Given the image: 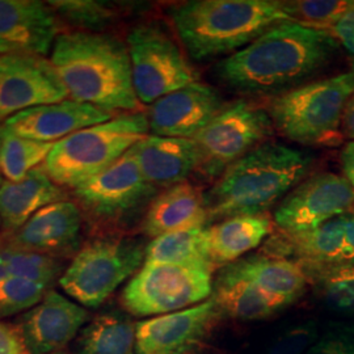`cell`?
Instances as JSON below:
<instances>
[{"instance_id":"2","label":"cell","mask_w":354,"mask_h":354,"mask_svg":"<svg viewBox=\"0 0 354 354\" xmlns=\"http://www.w3.org/2000/svg\"><path fill=\"white\" fill-rule=\"evenodd\" d=\"M50 62L71 100L113 114L142 109L127 42L112 33L62 30L51 49Z\"/></svg>"},{"instance_id":"41","label":"cell","mask_w":354,"mask_h":354,"mask_svg":"<svg viewBox=\"0 0 354 354\" xmlns=\"http://www.w3.org/2000/svg\"><path fill=\"white\" fill-rule=\"evenodd\" d=\"M4 235H3V228H1V222H0V250L4 247Z\"/></svg>"},{"instance_id":"23","label":"cell","mask_w":354,"mask_h":354,"mask_svg":"<svg viewBox=\"0 0 354 354\" xmlns=\"http://www.w3.org/2000/svg\"><path fill=\"white\" fill-rule=\"evenodd\" d=\"M67 193L46 175L41 165L20 181H3L0 185V222L4 241L42 207L68 200Z\"/></svg>"},{"instance_id":"13","label":"cell","mask_w":354,"mask_h":354,"mask_svg":"<svg viewBox=\"0 0 354 354\" xmlns=\"http://www.w3.org/2000/svg\"><path fill=\"white\" fill-rule=\"evenodd\" d=\"M354 188L345 177L322 172L306 177L290 190L274 212L282 232H304L348 214L353 209Z\"/></svg>"},{"instance_id":"30","label":"cell","mask_w":354,"mask_h":354,"mask_svg":"<svg viewBox=\"0 0 354 354\" xmlns=\"http://www.w3.org/2000/svg\"><path fill=\"white\" fill-rule=\"evenodd\" d=\"M0 174L8 181H20L44 165L54 143L16 137L0 129Z\"/></svg>"},{"instance_id":"37","label":"cell","mask_w":354,"mask_h":354,"mask_svg":"<svg viewBox=\"0 0 354 354\" xmlns=\"http://www.w3.org/2000/svg\"><path fill=\"white\" fill-rule=\"evenodd\" d=\"M330 35L336 38L339 46L348 53L354 71V1L346 12L329 29Z\"/></svg>"},{"instance_id":"1","label":"cell","mask_w":354,"mask_h":354,"mask_svg":"<svg viewBox=\"0 0 354 354\" xmlns=\"http://www.w3.org/2000/svg\"><path fill=\"white\" fill-rule=\"evenodd\" d=\"M339 49L328 30L282 21L215 66L230 91L251 97H277L310 83Z\"/></svg>"},{"instance_id":"22","label":"cell","mask_w":354,"mask_h":354,"mask_svg":"<svg viewBox=\"0 0 354 354\" xmlns=\"http://www.w3.org/2000/svg\"><path fill=\"white\" fill-rule=\"evenodd\" d=\"M207 222L205 194L185 181L167 188L153 198L140 228L145 236L155 239L175 231L205 227Z\"/></svg>"},{"instance_id":"44","label":"cell","mask_w":354,"mask_h":354,"mask_svg":"<svg viewBox=\"0 0 354 354\" xmlns=\"http://www.w3.org/2000/svg\"><path fill=\"white\" fill-rule=\"evenodd\" d=\"M353 214H354V205H353Z\"/></svg>"},{"instance_id":"5","label":"cell","mask_w":354,"mask_h":354,"mask_svg":"<svg viewBox=\"0 0 354 354\" xmlns=\"http://www.w3.org/2000/svg\"><path fill=\"white\" fill-rule=\"evenodd\" d=\"M149 133L147 114H118L54 143L41 167L57 185L74 190L112 167Z\"/></svg>"},{"instance_id":"29","label":"cell","mask_w":354,"mask_h":354,"mask_svg":"<svg viewBox=\"0 0 354 354\" xmlns=\"http://www.w3.org/2000/svg\"><path fill=\"white\" fill-rule=\"evenodd\" d=\"M66 30L91 33H108L120 17L117 7L106 1L96 0H62L48 1Z\"/></svg>"},{"instance_id":"39","label":"cell","mask_w":354,"mask_h":354,"mask_svg":"<svg viewBox=\"0 0 354 354\" xmlns=\"http://www.w3.org/2000/svg\"><path fill=\"white\" fill-rule=\"evenodd\" d=\"M342 163L345 178L354 188V140L349 142L342 152Z\"/></svg>"},{"instance_id":"36","label":"cell","mask_w":354,"mask_h":354,"mask_svg":"<svg viewBox=\"0 0 354 354\" xmlns=\"http://www.w3.org/2000/svg\"><path fill=\"white\" fill-rule=\"evenodd\" d=\"M306 354H354V324H330Z\"/></svg>"},{"instance_id":"6","label":"cell","mask_w":354,"mask_h":354,"mask_svg":"<svg viewBox=\"0 0 354 354\" xmlns=\"http://www.w3.org/2000/svg\"><path fill=\"white\" fill-rule=\"evenodd\" d=\"M159 194L140 172L130 150L104 171L71 190L92 235L127 234L142 223L149 206Z\"/></svg>"},{"instance_id":"33","label":"cell","mask_w":354,"mask_h":354,"mask_svg":"<svg viewBox=\"0 0 354 354\" xmlns=\"http://www.w3.org/2000/svg\"><path fill=\"white\" fill-rule=\"evenodd\" d=\"M320 302L342 317H354V268L314 277Z\"/></svg>"},{"instance_id":"15","label":"cell","mask_w":354,"mask_h":354,"mask_svg":"<svg viewBox=\"0 0 354 354\" xmlns=\"http://www.w3.org/2000/svg\"><path fill=\"white\" fill-rule=\"evenodd\" d=\"M223 317L213 298L189 308L137 323V354H189Z\"/></svg>"},{"instance_id":"11","label":"cell","mask_w":354,"mask_h":354,"mask_svg":"<svg viewBox=\"0 0 354 354\" xmlns=\"http://www.w3.org/2000/svg\"><path fill=\"white\" fill-rule=\"evenodd\" d=\"M268 111L241 102L228 104L193 140L200 151L197 172L207 180L219 178L230 165L273 136Z\"/></svg>"},{"instance_id":"10","label":"cell","mask_w":354,"mask_h":354,"mask_svg":"<svg viewBox=\"0 0 354 354\" xmlns=\"http://www.w3.org/2000/svg\"><path fill=\"white\" fill-rule=\"evenodd\" d=\"M212 292L209 269L145 263L129 281L120 302L133 317H155L203 304Z\"/></svg>"},{"instance_id":"42","label":"cell","mask_w":354,"mask_h":354,"mask_svg":"<svg viewBox=\"0 0 354 354\" xmlns=\"http://www.w3.org/2000/svg\"><path fill=\"white\" fill-rule=\"evenodd\" d=\"M0 185H1V174H0Z\"/></svg>"},{"instance_id":"18","label":"cell","mask_w":354,"mask_h":354,"mask_svg":"<svg viewBox=\"0 0 354 354\" xmlns=\"http://www.w3.org/2000/svg\"><path fill=\"white\" fill-rule=\"evenodd\" d=\"M61 33V23L49 3L0 0V55L48 57Z\"/></svg>"},{"instance_id":"9","label":"cell","mask_w":354,"mask_h":354,"mask_svg":"<svg viewBox=\"0 0 354 354\" xmlns=\"http://www.w3.org/2000/svg\"><path fill=\"white\" fill-rule=\"evenodd\" d=\"M133 86L140 104H150L198 82L184 53L159 21L134 26L127 37Z\"/></svg>"},{"instance_id":"27","label":"cell","mask_w":354,"mask_h":354,"mask_svg":"<svg viewBox=\"0 0 354 354\" xmlns=\"http://www.w3.org/2000/svg\"><path fill=\"white\" fill-rule=\"evenodd\" d=\"M75 354H137V324L120 311L99 313L79 332Z\"/></svg>"},{"instance_id":"32","label":"cell","mask_w":354,"mask_h":354,"mask_svg":"<svg viewBox=\"0 0 354 354\" xmlns=\"http://www.w3.org/2000/svg\"><path fill=\"white\" fill-rule=\"evenodd\" d=\"M351 6V0L282 1V10L290 21L328 32Z\"/></svg>"},{"instance_id":"25","label":"cell","mask_w":354,"mask_h":354,"mask_svg":"<svg viewBox=\"0 0 354 354\" xmlns=\"http://www.w3.org/2000/svg\"><path fill=\"white\" fill-rule=\"evenodd\" d=\"M272 232L273 223L266 214L222 219L205 230L209 259L214 266L232 264L257 248Z\"/></svg>"},{"instance_id":"26","label":"cell","mask_w":354,"mask_h":354,"mask_svg":"<svg viewBox=\"0 0 354 354\" xmlns=\"http://www.w3.org/2000/svg\"><path fill=\"white\" fill-rule=\"evenodd\" d=\"M238 264L279 310L297 302L306 291V272L289 259L261 252L238 260Z\"/></svg>"},{"instance_id":"7","label":"cell","mask_w":354,"mask_h":354,"mask_svg":"<svg viewBox=\"0 0 354 354\" xmlns=\"http://www.w3.org/2000/svg\"><path fill=\"white\" fill-rule=\"evenodd\" d=\"M354 95V71L314 80L274 97L268 113L273 127L288 140L311 146H336L339 127Z\"/></svg>"},{"instance_id":"3","label":"cell","mask_w":354,"mask_h":354,"mask_svg":"<svg viewBox=\"0 0 354 354\" xmlns=\"http://www.w3.org/2000/svg\"><path fill=\"white\" fill-rule=\"evenodd\" d=\"M311 167V155L279 142H264L230 165L205 194L209 222L266 214L304 181Z\"/></svg>"},{"instance_id":"28","label":"cell","mask_w":354,"mask_h":354,"mask_svg":"<svg viewBox=\"0 0 354 354\" xmlns=\"http://www.w3.org/2000/svg\"><path fill=\"white\" fill-rule=\"evenodd\" d=\"M206 227L181 230L152 239L146 247L145 263L194 266L213 270L206 247Z\"/></svg>"},{"instance_id":"43","label":"cell","mask_w":354,"mask_h":354,"mask_svg":"<svg viewBox=\"0 0 354 354\" xmlns=\"http://www.w3.org/2000/svg\"><path fill=\"white\" fill-rule=\"evenodd\" d=\"M0 146H1V140H0Z\"/></svg>"},{"instance_id":"20","label":"cell","mask_w":354,"mask_h":354,"mask_svg":"<svg viewBox=\"0 0 354 354\" xmlns=\"http://www.w3.org/2000/svg\"><path fill=\"white\" fill-rule=\"evenodd\" d=\"M88 320V311L82 304L49 290L19 324L30 353L50 354L75 340Z\"/></svg>"},{"instance_id":"12","label":"cell","mask_w":354,"mask_h":354,"mask_svg":"<svg viewBox=\"0 0 354 354\" xmlns=\"http://www.w3.org/2000/svg\"><path fill=\"white\" fill-rule=\"evenodd\" d=\"M263 252L297 263L308 279L354 268V214L336 216L304 232H282L266 241Z\"/></svg>"},{"instance_id":"38","label":"cell","mask_w":354,"mask_h":354,"mask_svg":"<svg viewBox=\"0 0 354 354\" xmlns=\"http://www.w3.org/2000/svg\"><path fill=\"white\" fill-rule=\"evenodd\" d=\"M0 354H32L20 324L0 320Z\"/></svg>"},{"instance_id":"21","label":"cell","mask_w":354,"mask_h":354,"mask_svg":"<svg viewBox=\"0 0 354 354\" xmlns=\"http://www.w3.org/2000/svg\"><path fill=\"white\" fill-rule=\"evenodd\" d=\"M130 152L142 175L158 189L185 183L200 165V151L193 140L149 134Z\"/></svg>"},{"instance_id":"17","label":"cell","mask_w":354,"mask_h":354,"mask_svg":"<svg viewBox=\"0 0 354 354\" xmlns=\"http://www.w3.org/2000/svg\"><path fill=\"white\" fill-rule=\"evenodd\" d=\"M227 105L216 89L196 82L153 102L149 127L152 136L193 140Z\"/></svg>"},{"instance_id":"24","label":"cell","mask_w":354,"mask_h":354,"mask_svg":"<svg viewBox=\"0 0 354 354\" xmlns=\"http://www.w3.org/2000/svg\"><path fill=\"white\" fill-rule=\"evenodd\" d=\"M212 298L225 317L257 322L281 311L241 269L238 261L225 266L213 282Z\"/></svg>"},{"instance_id":"34","label":"cell","mask_w":354,"mask_h":354,"mask_svg":"<svg viewBox=\"0 0 354 354\" xmlns=\"http://www.w3.org/2000/svg\"><path fill=\"white\" fill-rule=\"evenodd\" d=\"M50 290L35 281L0 273V317L30 310Z\"/></svg>"},{"instance_id":"19","label":"cell","mask_w":354,"mask_h":354,"mask_svg":"<svg viewBox=\"0 0 354 354\" xmlns=\"http://www.w3.org/2000/svg\"><path fill=\"white\" fill-rule=\"evenodd\" d=\"M113 117V113L97 106L70 99L15 114L0 124V129L26 140L57 143L77 130L106 122Z\"/></svg>"},{"instance_id":"35","label":"cell","mask_w":354,"mask_h":354,"mask_svg":"<svg viewBox=\"0 0 354 354\" xmlns=\"http://www.w3.org/2000/svg\"><path fill=\"white\" fill-rule=\"evenodd\" d=\"M320 336L317 322L306 320L283 329L269 345L266 354H306Z\"/></svg>"},{"instance_id":"16","label":"cell","mask_w":354,"mask_h":354,"mask_svg":"<svg viewBox=\"0 0 354 354\" xmlns=\"http://www.w3.org/2000/svg\"><path fill=\"white\" fill-rule=\"evenodd\" d=\"M83 225L77 205L73 200H64L38 210L6 239L4 245L58 260L74 259L83 245Z\"/></svg>"},{"instance_id":"4","label":"cell","mask_w":354,"mask_h":354,"mask_svg":"<svg viewBox=\"0 0 354 354\" xmlns=\"http://www.w3.org/2000/svg\"><path fill=\"white\" fill-rule=\"evenodd\" d=\"M183 46L197 62L232 55L289 17L282 1L190 0L169 8Z\"/></svg>"},{"instance_id":"8","label":"cell","mask_w":354,"mask_h":354,"mask_svg":"<svg viewBox=\"0 0 354 354\" xmlns=\"http://www.w3.org/2000/svg\"><path fill=\"white\" fill-rule=\"evenodd\" d=\"M146 247L129 234L91 235L64 269L59 285L77 304L96 308L138 272Z\"/></svg>"},{"instance_id":"14","label":"cell","mask_w":354,"mask_h":354,"mask_svg":"<svg viewBox=\"0 0 354 354\" xmlns=\"http://www.w3.org/2000/svg\"><path fill=\"white\" fill-rule=\"evenodd\" d=\"M70 100L50 59L39 55H0V124L26 109Z\"/></svg>"},{"instance_id":"31","label":"cell","mask_w":354,"mask_h":354,"mask_svg":"<svg viewBox=\"0 0 354 354\" xmlns=\"http://www.w3.org/2000/svg\"><path fill=\"white\" fill-rule=\"evenodd\" d=\"M62 260L4 245L0 250V273L35 281L50 288L64 274Z\"/></svg>"},{"instance_id":"40","label":"cell","mask_w":354,"mask_h":354,"mask_svg":"<svg viewBox=\"0 0 354 354\" xmlns=\"http://www.w3.org/2000/svg\"><path fill=\"white\" fill-rule=\"evenodd\" d=\"M342 134L346 138L354 140V95L345 106L342 121Z\"/></svg>"}]
</instances>
